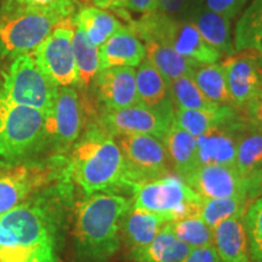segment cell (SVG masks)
<instances>
[{
	"mask_svg": "<svg viewBox=\"0 0 262 262\" xmlns=\"http://www.w3.org/2000/svg\"><path fill=\"white\" fill-rule=\"evenodd\" d=\"M133 202L111 192L88 194L75 206L77 254L85 262H104L119 249L122 221Z\"/></svg>",
	"mask_w": 262,
	"mask_h": 262,
	"instance_id": "obj_1",
	"label": "cell"
},
{
	"mask_svg": "<svg viewBox=\"0 0 262 262\" xmlns=\"http://www.w3.org/2000/svg\"><path fill=\"white\" fill-rule=\"evenodd\" d=\"M66 172L85 194L129 185L123 153L116 137L98 124L88 127L72 147Z\"/></svg>",
	"mask_w": 262,
	"mask_h": 262,
	"instance_id": "obj_2",
	"label": "cell"
},
{
	"mask_svg": "<svg viewBox=\"0 0 262 262\" xmlns=\"http://www.w3.org/2000/svg\"><path fill=\"white\" fill-rule=\"evenodd\" d=\"M45 146V114L12 102L0 88V168L28 164Z\"/></svg>",
	"mask_w": 262,
	"mask_h": 262,
	"instance_id": "obj_3",
	"label": "cell"
},
{
	"mask_svg": "<svg viewBox=\"0 0 262 262\" xmlns=\"http://www.w3.org/2000/svg\"><path fill=\"white\" fill-rule=\"evenodd\" d=\"M143 41L153 40L172 48L183 57L198 63H216L221 55L202 38L195 26L188 19H176L158 10L141 16L127 26Z\"/></svg>",
	"mask_w": 262,
	"mask_h": 262,
	"instance_id": "obj_4",
	"label": "cell"
},
{
	"mask_svg": "<svg viewBox=\"0 0 262 262\" xmlns=\"http://www.w3.org/2000/svg\"><path fill=\"white\" fill-rule=\"evenodd\" d=\"M133 205L166 219L169 222L196 216L201 198L179 176L166 175L153 181L133 183Z\"/></svg>",
	"mask_w": 262,
	"mask_h": 262,
	"instance_id": "obj_5",
	"label": "cell"
},
{
	"mask_svg": "<svg viewBox=\"0 0 262 262\" xmlns=\"http://www.w3.org/2000/svg\"><path fill=\"white\" fill-rule=\"evenodd\" d=\"M0 225L14 234L26 253L56 243V214L44 195H31L15 209L0 216Z\"/></svg>",
	"mask_w": 262,
	"mask_h": 262,
	"instance_id": "obj_6",
	"label": "cell"
},
{
	"mask_svg": "<svg viewBox=\"0 0 262 262\" xmlns=\"http://www.w3.org/2000/svg\"><path fill=\"white\" fill-rule=\"evenodd\" d=\"M0 88L12 102L44 114L51 110L58 89L42 73L31 52L14 58L8 73L3 74Z\"/></svg>",
	"mask_w": 262,
	"mask_h": 262,
	"instance_id": "obj_7",
	"label": "cell"
},
{
	"mask_svg": "<svg viewBox=\"0 0 262 262\" xmlns=\"http://www.w3.org/2000/svg\"><path fill=\"white\" fill-rule=\"evenodd\" d=\"M66 17L52 12L28 11L0 17V60L35 50Z\"/></svg>",
	"mask_w": 262,
	"mask_h": 262,
	"instance_id": "obj_8",
	"label": "cell"
},
{
	"mask_svg": "<svg viewBox=\"0 0 262 262\" xmlns=\"http://www.w3.org/2000/svg\"><path fill=\"white\" fill-rule=\"evenodd\" d=\"M74 29L73 16L61 19L51 34L31 52L42 73L57 88L77 86L78 74L72 48Z\"/></svg>",
	"mask_w": 262,
	"mask_h": 262,
	"instance_id": "obj_9",
	"label": "cell"
},
{
	"mask_svg": "<svg viewBox=\"0 0 262 262\" xmlns=\"http://www.w3.org/2000/svg\"><path fill=\"white\" fill-rule=\"evenodd\" d=\"M125 163L129 185L164 178L169 172V156L164 142L150 135L117 137Z\"/></svg>",
	"mask_w": 262,
	"mask_h": 262,
	"instance_id": "obj_10",
	"label": "cell"
},
{
	"mask_svg": "<svg viewBox=\"0 0 262 262\" xmlns=\"http://www.w3.org/2000/svg\"><path fill=\"white\" fill-rule=\"evenodd\" d=\"M83 127V111L74 88H58L51 110L45 114L47 146L58 153L70 150L79 139Z\"/></svg>",
	"mask_w": 262,
	"mask_h": 262,
	"instance_id": "obj_11",
	"label": "cell"
},
{
	"mask_svg": "<svg viewBox=\"0 0 262 262\" xmlns=\"http://www.w3.org/2000/svg\"><path fill=\"white\" fill-rule=\"evenodd\" d=\"M173 111L155 110L137 103L120 110H103L98 125L114 137L150 135L163 141L172 122Z\"/></svg>",
	"mask_w": 262,
	"mask_h": 262,
	"instance_id": "obj_12",
	"label": "cell"
},
{
	"mask_svg": "<svg viewBox=\"0 0 262 262\" xmlns=\"http://www.w3.org/2000/svg\"><path fill=\"white\" fill-rule=\"evenodd\" d=\"M233 107H245L262 90V56L254 51H238L222 61Z\"/></svg>",
	"mask_w": 262,
	"mask_h": 262,
	"instance_id": "obj_13",
	"label": "cell"
},
{
	"mask_svg": "<svg viewBox=\"0 0 262 262\" xmlns=\"http://www.w3.org/2000/svg\"><path fill=\"white\" fill-rule=\"evenodd\" d=\"M183 181L203 199L247 196L248 193L247 179L234 166L221 164L199 165Z\"/></svg>",
	"mask_w": 262,
	"mask_h": 262,
	"instance_id": "obj_14",
	"label": "cell"
},
{
	"mask_svg": "<svg viewBox=\"0 0 262 262\" xmlns=\"http://www.w3.org/2000/svg\"><path fill=\"white\" fill-rule=\"evenodd\" d=\"M134 67L107 68L97 73L90 86L103 110L113 111L140 103Z\"/></svg>",
	"mask_w": 262,
	"mask_h": 262,
	"instance_id": "obj_15",
	"label": "cell"
},
{
	"mask_svg": "<svg viewBox=\"0 0 262 262\" xmlns=\"http://www.w3.org/2000/svg\"><path fill=\"white\" fill-rule=\"evenodd\" d=\"M244 131L243 124L234 118L196 137L199 164H221L234 166L237 147Z\"/></svg>",
	"mask_w": 262,
	"mask_h": 262,
	"instance_id": "obj_16",
	"label": "cell"
},
{
	"mask_svg": "<svg viewBox=\"0 0 262 262\" xmlns=\"http://www.w3.org/2000/svg\"><path fill=\"white\" fill-rule=\"evenodd\" d=\"M44 171L35 164L0 169V216L9 212L35 192Z\"/></svg>",
	"mask_w": 262,
	"mask_h": 262,
	"instance_id": "obj_17",
	"label": "cell"
},
{
	"mask_svg": "<svg viewBox=\"0 0 262 262\" xmlns=\"http://www.w3.org/2000/svg\"><path fill=\"white\" fill-rule=\"evenodd\" d=\"M100 71L116 67H137L146 57L143 42L129 27H123L101 45Z\"/></svg>",
	"mask_w": 262,
	"mask_h": 262,
	"instance_id": "obj_18",
	"label": "cell"
},
{
	"mask_svg": "<svg viewBox=\"0 0 262 262\" xmlns=\"http://www.w3.org/2000/svg\"><path fill=\"white\" fill-rule=\"evenodd\" d=\"M163 142L179 178L185 180L201 165L196 137L179 126L173 118Z\"/></svg>",
	"mask_w": 262,
	"mask_h": 262,
	"instance_id": "obj_19",
	"label": "cell"
},
{
	"mask_svg": "<svg viewBox=\"0 0 262 262\" xmlns=\"http://www.w3.org/2000/svg\"><path fill=\"white\" fill-rule=\"evenodd\" d=\"M212 247L221 262L248 257V234L244 214L233 216L212 227Z\"/></svg>",
	"mask_w": 262,
	"mask_h": 262,
	"instance_id": "obj_20",
	"label": "cell"
},
{
	"mask_svg": "<svg viewBox=\"0 0 262 262\" xmlns=\"http://www.w3.org/2000/svg\"><path fill=\"white\" fill-rule=\"evenodd\" d=\"M188 21L195 26L202 38L221 56L227 57L235 54L231 37V19L202 6L192 12Z\"/></svg>",
	"mask_w": 262,
	"mask_h": 262,
	"instance_id": "obj_21",
	"label": "cell"
},
{
	"mask_svg": "<svg viewBox=\"0 0 262 262\" xmlns=\"http://www.w3.org/2000/svg\"><path fill=\"white\" fill-rule=\"evenodd\" d=\"M136 90L140 103L162 111H173L170 84L160 72L145 58L136 72Z\"/></svg>",
	"mask_w": 262,
	"mask_h": 262,
	"instance_id": "obj_22",
	"label": "cell"
},
{
	"mask_svg": "<svg viewBox=\"0 0 262 262\" xmlns=\"http://www.w3.org/2000/svg\"><path fill=\"white\" fill-rule=\"evenodd\" d=\"M191 250L188 245L172 234L168 224L150 243L130 249V258L135 262H179Z\"/></svg>",
	"mask_w": 262,
	"mask_h": 262,
	"instance_id": "obj_23",
	"label": "cell"
},
{
	"mask_svg": "<svg viewBox=\"0 0 262 262\" xmlns=\"http://www.w3.org/2000/svg\"><path fill=\"white\" fill-rule=\"evenodd\" d=\"M166 224L169 221L162 216L131 205L123 217L122 231L131 248L143 247L150 243Z\"/></svg>",
	"mask_w": 262,
	"mask_h": 262,
	"instance_id": "obj_24",
	"label": "cell"
},
{
	"mask_svg": "<svg viewBox=\"0 0 262 262\" xmlns=\"http://www.w3.org/2000/svg\"><path fill=\"white\" fill-rule=\"evenodd\" d=\"M73 21L84 32L91 44L97 48L124 27L116 16L96 6H81L74 14Z\"/></svg>",
	"mask_w": 262,
	"mask_h": 262,
	"instance_id": "obj_25",
	"label": "cell"
},
{
	"mask_svg": "<svg viewBox=\"0 0 262 262\" xmlns=\"http://www.w3.org/2000/svg\"><path fill=\"white\" fill-rule=\"evenodd\" d=\"M172 118L179 126L194 137L202 136L212 127L237 118L233 107L219 106L211 110H178L175 108Z\"/></svg>",
	"mask_w": 262,
	"mask_h": 262,
	"instance_id": "obj_26",
	"label": "cell"
},
{
	"mask_svg": "<svg viewBox=\"0 0 262 262\" xmlns=\"http://www.w3.org/2000/svg\"><path fill=\"white\" fill-rule=\"evenodd\" d=\"M146 58L170 84L185 74H191L198 62L183 57L172 48L153 40H145Z\"/></svg>",
	"mask_w": 262,
	"mask_h": 262,
	"instance_id": "obj_27",
	"label": "cell"
},
{
	"mask_svg": "<svg viewBox=\"0 0 262 262\" xmlns=\"http://www.w3.org/2000/svg\"><path fill=\"white\" fill-rule=\"evenodd\" d=\"M234 50L254 51L262 56V0H253L235 24Z\"/></svg>",
	"mask_w": 262,
	"mask_h": 262,
	"instance_id": "obj_28",
	"label": "cell"
},
{
	"mask_svg": "<svg viewBox=\"0 0 262 262\" xmlns=\"http://www.w3.org/2000/svg\"><path fill=\"white\" fill-rule=\"evenodd\" d=\"M72 48L78 74L77 86L86 90L100 72V51L77 26L72 39Z\"/></svg>",
	"mask_w": 262,
	"mask_h": 262,
	"instance_id": "obj_29",
	"label": "cell"
},
{
	"mask_svg": "<svg viewBox=\"0 0 262 262\" xmlns=\"http://www.w3.org/2000/svg\"><path fill=\"white\" fill-rule=\"evenodd\" d=\"M192 78L196 86L211 102L233 107L221 63H198L192 72Z\"/></svg>",
	"mask_w": 262,
	"mask_h": 262,
	"instance_id": "obj_30",
	"label": "cell"
},
{
	"mask_svg": "<svg viewBox=\"0 0 262 262\" xmlns=\"http://www.w3.org/2000/svg\"><path fill=\"white\" fill-rule=\"evenodd\" d=\"M234 168L244 179L262 170V129L244 131L239 140Z\"/></svg>",
	"mask_w": 262,
	"mask_h": 262,
	"instance_id": "obj_31",
	"label": "cell"
},
{
	"mask_svg": "<svg viewBox=\"0 0 262 262\" xmlns=\"http://www.w3.org/2000/svg\"><path fill=\"white\" fill-rule=\"evenodd\" d=\"M170 96L178 110H211L220 104L211 102L193 80L192 73L170 83Z\"/></svg>",
	"mask_w": 262,
	"mask_h": 262,
	"instance_id": "obj_32",
	"label": "cell"
},
{
	"mask_svg": "<svg viewBox=\"0 0 262 262\" xmlns=\"http://www.w3.org/2000/svg\"><path fill=\"white\" fill-rule=\"evenodd\" d=\"M77 6V0H3L0 17L28 11L52 12L62 17H71L74 16Z\"/></svg>",
	"mask_w": 262,
	"mask_h": 262,
	"instance_id": "obj_33",
	"label": "cell"
},
{
	"mask_svg": "<svg viewBox=\"0 0 262 262\" xmlns=\"http://www.w3.org/2000/svg\"><path fill=\"white\" fill-rule=\"evenodd\" d=\"M168 227L176 238L191 249L212 247V228L198 215L169 222Z\"/></svg>",
	"mask_w": 262,
	"mask_h": 262,
	"instance_id": "obj_34",
	"label": "cell"
},
{
	"mask_svg": "<svg viewBox=\"0 0 262 262\" xmlns=\"http://www.w3.org/2000/svg\"><path fill=\"white\" fill-rule=\"evenodd\" d=\"M247 202V196L203 199L198 216L212 228L227 219L245 214Z\"/></svg>",
	"mask_w": 262,
	"mask_h": 262,
	"instance_id": "obj_35",
	"label": "cell"
},
{
	"mask_svg": "<svg viewBox=\"0 0 262 262\" xmlns=\"http://www.w3.org/2000/svg\"><path fill=\"white\" fill-rule=\"evenodd\" d=\"M249 253L255 262L262 260V196L255 199L244 214Z\"/></svg>",
	"mask_w": 262,
	"mask_h": 262,
	"instance_id": "obj_36",
	"label": "cell"
},
{
	"mask_svg": "<svg viewBox=\"0 0 262 262\" xmlns=\"http://www.w3.org/2000/svg\"><path fill=\"white\" fill-rule=\"evenodd\" d=\"M29 254L19 248L14 234L0 225V262H18Z\"/></svg>",
	"mask_w": 262,
	"mask_h": 262,
	"instance_id": "obj_37",
	"label": "cell"
},
{
	"mask_svg": "<svg viewBox=\"0 0 262 262\" xmlns=\"http://www.w3.org/2000/svg\"><path fill=\"white\" fill-rule=\"evenodd\" d=\"M248 0H204V8L232 19L244 8Z\"/></svg>",
	"mask_w": 262,
	"mask_h": 262,
	"instance_id": "obj_38",
	"label": "cell"
},
{
	"mask_svg": "<svg viewBox=\"0 0 262 262\" xmlns=\"http://www.w3.org/2000/svg\"><path fill=\"white\" fill-rule=\"evenodd\" d=\"M158 11L176 19H187V0H158Z\"/></svg>",
	"mask_w": 262,
	"mask_h": 262,
	"instance_id": "obj_39",
	"label": "cell"
},
{
	"mask_svg": "<svg viewBox=\"0 0 262 262\" xmlns=\"http://www.w3.org/2000/svg\"><path fill=\"white\" fill-rule=\"evenodd\" d=\"M157 10H158V0H124L123 10L118 11L117 14L122 16L126 11H130L143 16L155 12Z\"/></svg>",
	"mask_w": 262,
	"mask_h": 262,
	"instance_id": "obj_40",
	"label": "cell"
},
{
	"mask_svg": "<svg viewBox=\"0 0 262 262\" xmlns=\"http://www.w3.org/2000/svg\"><path fill=\"white\" fill-rule=\"evenodd\" d=\"M179 262H221L214 247L193 248Z\"/></svg>",
	"mask_w": 262,
	"mask_h": 262,
	"instance_id": "obj_41",
	"label": "cell"
},
{
	"mask_svg": "<svg viewBox=\"0 0 262 262\" xmlns=\"http://www.w3.org/2000/svg\"><path fill=\"white\" fill-rule=\"evenodd\" d=\"M245 107L251 125L262 129V90Z\"/></svg>",
	"mask_w": 262,
	"mask_h": 262,
	"instance_id": "obj_42",
	"label": "cell"
},
{
	"mask_svg": "<svg viewBox=\"0 0 262 262\" xmlns=\"http://www.w3.org/2000/svg\"><path fill=\"white\" fill-rule=\"evenodd\" d=\"M18 262H57V257L54 247H45L34 250Z\"/></svg>",
	"mask_w": 262,
	"mask_h": 262,
	"instance_id": "obj_43",
	"label": "cell"
},
{
	"mask_svg": "<svg viewBox=\"0 0 262 262\" xmlns=\"http://www.w3.org/2000/svg\"><path fill=\"white\" fill-rule=\"evenodd\" d=\"M248 181V193L247 198L255 201V199L262 196V170L256 173H254L253 176L247 179Z\"/></svg>",
	"mask_w": 262,
	"mask_h": 262,
	"instance_id": "obj_44",
	"label": "cell"
},
{
	"mask_svg": "<svg viewBox=\"0 0 262 262\" xmlns=\"http://www.w3.org/2000/svg\"><path fill=\"white\" fill-rule=\"evenodd\" d=\"M93 4L100 9H110L112 11H122L124 0H93Z\"/></svg>",
	"mask_w": 262,
	"mask_h": 262,
	"instance_id": "obj_45",
	"label": "cell"
},
{
	"mask_svg": "<svg viewBox=\"0 0 262 262\" xmlns=\"http://www.w3.org/2000/svg\"><path fill=\"white\" fill-rule=\"evenodd\" d=\"M187 5H188V17H189L192 12H194L196 9L202 8V6L204 5V0H187Z\"/></svg>",
	"mask_w": 262,
	"mask_h": 262,
	"instance_id": "obj_46",
	"label": "cell"
},
{
	"mask_svg": "<svg viewBox=\"0 0 262 262\" xmlns=\"http://www.w3.org/2000/svg\"><path fill=\"white\" fill-rule=\"evenodd\" d=\"M228 262H250V260H249V256H248V257L241 258V260H234V261H228Z\"/></svg>",
	"mask_w": 262,
	"mask_h": 262,
	"instance_id": "obj_47",
	"label": "cell"
},
{
	"mask_svg": "<svg viewBox=\"0 0 262 262\" xmlns=\"http://www.w3.org/2000/svg\"><path fill=\"white\" fill-rule=\"evenodd\" d=\"M260 262H262V260H261V261H260Z\"/></svg>",
	"mask_w": 262,
	"mask_h": 262,
	"instance_id": "obj_48",
	"label": "cell"
}]
</instances>
